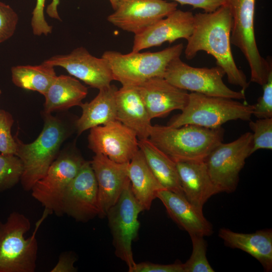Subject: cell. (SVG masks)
Returning a JSON list of instances; mask_svg holds the SVG:
<instances>
[{
    "label": "cell",
    "instance_id": "cell-1",
    "mask_svg": "<svg viewBox=\"0 0 272 272\" xmlns=\"http://www.w3.org/2000/svg\"><path fill=\"white\" fill-rule=\"evenodd\" d=\"M232 22L230 9L225 4L214 12L194 14L193 31L187 39L184 54L188 60L193 58L200 51L211 54L216 59L217 65L224 71L228 82L240 87L244 92L249 83L236 64L232 55Z\"/></svg>",
    "mask_w": 272,
    "mask_h": 272
},
{
    "label": "cell",
    "instance_id": "cell-2",
    "mask_svg": "<svg viewBox=\"0 0 272 272\" xmlns=\"http://www.w3.org/2000/svg\"><path fill=\"white\" fill-rule=\"evenodd\" d=\"M43 129L33 142L24 144L17 138L16 155L22 162L21 182L23 189L31 190L46 174L57 157L62 143L71 134L70 127L62 117L43 112Z\"/></svg>",
    "mask_w": 272,
    "mask_h": 272
},
{
    "label": "cell",
    "instance_id": "cell-3",
    "mask_svg": "<svg viewBox=\"0 0 272 272\" xmlns=\"http://www.w3.org/2000/svg\"><path fill=\"white\" fill-rule=\"evenodd\" d=\"M222 127L209 128L193 124L178 127L151 125L149 140L175 162L204 160L223 142Z\"/></svg>",
    "mask_w": 272,
    "mask_h": 272
},
{
    "label": "cell",
    "instance_id": "cell-4",
    "mask_svg": "<svg viewBox=\"0 0 272 272\" xmlns=\"http://www.w3.org/2000/svg\"><path fill=\"white\" fill-rule=\"evenodd\" d=\"M44 211L33 234L26 238L31 228L29 219L14 212L5 223L0 222V272H34L38 251L36 233L47 216Z\"/></svg>",
    "mask_w": 272,
    "mask_h": 272
},
{
    "label": "cell",
    "instance_id": "cell-5",
    "mask_svg": "<svg viewBox=\"0 0 272 272\" xmlns=\"http://www.w3.org/2000/svg\"><path fill=\"white\" fill-rule=\"evenodd\" d=\"M253 110V104H244L231 98L191 92L189 93L187 104L181 113L172 118L168 125L178 127L193 124L217 128L231 120L250 121Z\"/></svg>",
    "mask_w": 272,
    "mask_h": 272
},
{
    "label": "cell",
    "instance_id": "cell-6",
    "mask_svg": "<svg viewBox=\"0 0 272 272\" xmlns=\"http://www.w3.org/2000/svg\"><path fill=\"white\" fill-rule=\"evenodd\" d=\"M182 43L157 52H131L127 54L113 50L105 51L102 57L110 66L114 80L122 86H138L155 77H163L166 69L173 59L180 57Z\"/></svg>",
    "mask_w": 272,
    "mask_h": 272
},
{
    "label": "cell",
    "instance_id": "cell-7",
    "mask_svg": "<svg viewBox=\"0 0 272 272\" xmlns=\"http://www.w3.org/2000/svg\"><path fill=\"white\" fill-rule=\"evenodd\" d=\"M232 16L231 43L238 47L246 59L250 72V82L262 86L272 72L271 59L260 54L255 40V0H224Z\"/></svg>",
    "mask_w": 272,
    "mask_h": 272
},
{
    "label": "cell",
    "instance_id": "cell-8",
    "mask_svg": "<svg viewBox=\"0 0 272 272\" xmlns=\"http://www.w3.org/2000/svg\"><path fill=\"white\" fill-rule=\"evenodd\" d=\"M85 161L75 149H65L59 152L45 175L34 184L31 189L32 195L48 214L63 215L65 192Z\"/></svg>",
    "mask_w": 272,
    "mask_h": 272
},
{
    "label": "cell",
    "instance_id": "cell-9",
    "mask_svg": "<svg viewBox=\"0 0 272 272\" xmlns=\"http://www.w3.org/2000/svg\"><path fill=\"white\" fill-rule=\"evenodd\" d=\"M143 211L132 192L129 180L118 199L106 215L113 238L115 254L125 262L129 272H131L136 263L132 251V242L137 237L140 227L138 217Z\"/></svg>",
    "mask_w": 272,
    "mask_h": 272
},
{
    "label": "cell",
    "instance_id": "cell-10",
    "mask_svg": "<svg viewBox=\"0 0 272 272\" xmlns=\"http://www.w3.org/2000/svg\"><path fill=\"white\" fill-rule=\"evenodd\" d=\"M223 70L217 65L211 68L195 67L188 65L180 58L168 64L163 78L173 85L186 91L210 96L244 100V92L230 89L223 82Z\"/></svg>",
    "mask_w": 272,
    "mask_h": 272
},
{
    "label": "cell",
    "instance_id": "cell-11",
    "mask_svg": "<svg viewBox=\"0 0 272 272\" xmlns=\"http://www.w3.org/2000/svg\"><path fill=\"white\" fill-rule=\"evenodd\" d=\"M252 133L247 132L236 140L217 145L204 160L209 175L220 192L234 191L239 180V173L250 156Z\"/></svg>",
    "mask_w": 272,
    "mask_h": 272
},
{
    "label": "cell",
    "instance_id": "cell-12",
    "mask_svg": "<svg viewBox=\"0 0 272 272\" xmlns=\"http://www.w3.org/2000/svg\"><path fill=\"white\" fill-rule=\"evenodd\" d=\"M165 0H119L107 21L123 31L138 34L177 9Z\"/></svg>",
    "mask_w": 272,
    "mask_h": 272
},
{
    "label": "cell",
    "instance_id": "cell-13",
    "mask_svg": "<svg viewBox=\"0 0 272 272\" xmlns=\"http://www.w3.org/2000/svg\"><path fill=\"white\" fill-rule=\"evenodd\" d=\"M88 147L95 154L119 163L129 162L139 150L135 133L116 120L91 128Z\"/></svg>",
    "mask_w": 272,
    "mask_h": 272
},
{
    "label": "cell",
    "instance_id": "cell-14",
    "mask_svg": "<svg viewBox=\"0 0 272 272\" xmlns=\"http://www.w3.org/2000/svg\"><path fill=\"white\" fill-rule=\"evenodd\" d=\"M62 214L86 222L99 215L96 179L90 161H85L63 196Z\"/></svg>",
    "mask_w": 272,
    "mask_h": 272
},
{
    "label": "cell",
    "instance_id": "cell-15",
    "mask_svg": "<svg viewBox=\"0 0 272 272\" xmlns=\"http://www.w3.org/2000/svg\"><path fill=\"white\" fill-rule=\"evenodd\" d=\"M44 61L63 67L71 75L98 90L109 86L114 80L107 60L92 55L84 47H78L66 54L54 55Z\"/></svg>",
    "mask_w": 272,
    "mask_h": 272
},
{
    "label": "cell",
    "instance_id": "cell-16",
    "mask_svg": "<svg viewBox=\"0 0 272 272\" xmlns=\"http://www.w3.org/2000/svg\"><path fill=\"white\" fill-rule=\"evenodd\" d=\"M193 27V13L177 9L142 32L135 34L131 52H139L181 38L187 40L192 33Z\"/></svg>",
    "mask_w": 272,
    "mask_h": 272
},
{
    "label": "cell",
    "instance_id": "cell-17",
    "mask_svg": "<svg viewBox=\"0 0 272 272\" xmlns=\"http://www.w3.org/2000/svg\"><path fill=\"white\" fill-rule=\"evenodd\" d=\"M90 163L98 186V217L105 218L108 210L118 199L129 180L128 163H117L99 154H95Z\"/></svg>",
    "mask_w": 272,
    "mask_h": 272
},
{
    "label": "cell",
    "instance_id": "cell-18",
    "mask_svg": "<svg viewBox=\"0 0 272 272\" xmlns=\"http://www.w3.org/2000/svg\"><path fill=\"white\" fill-rule=\"evenodd\" d=\"M151 119L166 116L175 110H182L189 93L163 77L150 79L137 86Z\"/></svg>",
    "mask_w": 272,
    "mask_h": 272
},
{
    "label": "cell",
    "instance_id": "cell-19",
    "mask_svg": "<svg viewBox=\"0 0 272 272\" xmlns=\"http://www.w3.org/2000/svg\"><path fill=\"white\" fill-rule=\"evenodd\" d=\"M157 198L163 203L170 217L189 236L211 235L213 226L204 217L202 211L194 207L185 197L173 191L162 189Z\"/></svg>",
    "mask_w": 272,
    "mask_h": 272
},
{
    "label": "cell",
    "instance_id": "cell-20",
    "mask_svg": "<svg viewBox=\"0 0 272 272\" xmlns=\"http://www.w3.org/2000/svg\"><path fill=\"white\" fill-rule=\"evenodd\" d=\"M183 194L185 198L202 211L204 204L220 193L213 183L204 160L176 162Z\"/></svg>",
    "mask_w": 272,
    "mask_h": 272
},
{
    "label": "cell",
    "instance_id": "cell-21",
    "mask_svg": "<svg viewBox=\"0 0 272 272\" xmlns=\"http://www.w3.org/2000/svg\"><path fill=\"white\" fill-rule=\"evenodd\" d=\"M115 99L116 120L132 129L139 140L148 139L151 118L137 86H122Z\"/></svg>",
    "mask_w": 272,
    "mask_h": 272
},
{
    "label": "cell",
    "instance_id": "cell-22",
    "mask_svg": "<svg viewBox=\"0 0 272 272\" xmlns=\"http://www.w3.org/2000/svg\"><path fill=\"white\" fill-rule=\"evenodd\" d=\"M226 246L243 250L256 259L264 270H272V230H257L252 233H242L221 228L218 233Z\"/></svg>",
    "mask_w": 272,
    "mask_h": 272
},
{
    "label": "cell",
    "instance_id": "cell-23",
    "mask_svg": "<svg viewBox=\"0 0 272 272\" xmlns=\"http://www.w3.org/2000/svg\"><path fill=\"white\" fill-rule=\"evenodd\" d=\"M118 89L114 85L101 89L90 102L82 103V113L75 123L78 134L94 127L116 120L115 96Z\"/></svg>",
    "mask_w": 272,
    "mask_h": 272
},
{
    "label": "cell",
    "instance_id": "cell-24",
    "mask_svg": "<svg viewBox=\"0 0 272 272\" xmlns=\"http://www.w3.org/2000/svg\"><path fill=\"white\" fill-rule=\"evenodd\" d=\"M127 176L135 199L144 211L149 210L158 191L165 189L154 176L140 149L128 163Z\"/></svg>",
    "mask_w": 272,
    "mask_h": 272
},
{
    "label": "cell",
    "instance_id": "cell-25",
    "mask_svg": "<svg viewBox=\"0 0 272 272\" xmlns=\"http://www.w3.org/2000/svg\"><path fill=\"white\" fill-rule=\"evenodd\" d=\"M88 94V88L76 78L61 75L56 76L45 94L43 112L67 110L80 106Z\"/></svg>",
    "mask_w": 272,
    "mask_h": 272
},
{
    "label": "cell",
    "instance_id": "cell-26",
    "mask_svg": "<svg viewBox=\"0 0 272 272\" xmlns=\"http://www.w3.org/2000/svg\"><path fill=\"white\" fill-rule=\"evenodd\" d=\"M139 147L150 168L162 187L184 196L176 162L149 139L139 140Z\"/></svg>",
    "mask_w": 272,
    "mask_h": 272
},
{
    "label": "cell",
    "instance_id": "cell-27",
    "mask_svg": "<svg viewBox=\"0 0 272 272\" xmlns=\"http://www.w3.org/2000/svg\"><path fill=\"white\" fill-rule=\"evenodd\" d=\"M12 80L16 86L45 94L56 75L54 66L44 61L37 65H17L11 68Z\"/></svg>",
    "mask_w": 272,
    "mask_h": 272
},
{
    "label": "cell",
    "instance_id": "cell-28",
    "mask_svg": "<svg viewBox=\"0 0 272 272\" xmlns=\"http://www.w3.org/2000/svg\"><path fill=\"white\" fill-rule=\"evenodd\" d=\"M23 172L21 159L15 154H0V191L15 186Z\"/></svg>",
    "mask_w": 272,
    "mask_h": 272
},
{
    "label": "cell",
    "instance_id": "cell-29",
    "mask_svg": "<svg viewBox=\"0 0 272 272\" xmlns=\"http://www.w3.org/2000/svg\"><path fill=\"white\" fill-rule=\"evenodd\" d=\"M192 251L189 258L183 263V272H214L215 270L210 264L207 256V243L203 237L190 236Z\"/></svg>",
    "mask_w": 272,
    "mask_h": 272
},
{
    "label": "cell",
    "instance_id": "cell-30",
    "mask_svg": "<svg viewBox=\"0 0 272 272\" xmlns=\"http://www.w3.org/2000/svg\"><path fill=\"white\" fill-rule=\"evenodd\" d=\"M249 126L252 133L251 154L259 149H272V118L250 120Z\"/></svg>",
    "mask_w": 272,
    "mask_h": 272
},
{
    "label": "cell",
    "instance_id": "cell-31",
    "mask_svg": "<svg viewBox=\"0 0 272 272\" xmlns=\"http://www.w3.org/2000/svg\"><path fill=\"white\" fill-rule=\"evenodd\" d=\"M12 114L4 109H0V153L16 155L17 143L11 133L14 123Z\"/></svg>",
    "mask_w": 272,
    "mask_h": 272
},
{
    "label": "cell",
    "instance_id": "cell-32",
    "mask_svg": "<svg viewBox=\"0 0 272 272\" xmlns=\"http://www.w3.org/2000/svg\"><path fill=\"white\" fill-rule=\"evenodd\" d=\"M18 21V15L14 9L0 2V43L14 35Z\"/></svg>",
    "mask_w": 272,
    "mask_h": 272
},
{
    "label": "cell",
    "instance_id": "cell-33",
    "mask_svg": "<svg viewBox=\"0 0 272 272\" xmlns=\"http://www.w3.org/2000/svg\"><path fill=\"white\" fill-rule=\"evenodd\" d=\"M262 88V95L253 104L252 115L257 118H272V72Z\"/></svg>",
    "mask_w": 272,
    "mask_h": 272
},
{
    "label": "cell",
    "instance_id": "cell-34",
    "mask_svg": "<svg viewBox=\"0 0 272 272\" xmlns=\"http://www.w3.org/2000/svg\"><path fill=\"white\" fill-rule=\"evenodd\" d=\"M45 0H36L35 7L32 12L31 24L34 35L45 36L52 32V27L45 19L44 10Z\"/></svg>",
    "mask_w": 272,
    "mask_h": 272
},
{
    "label": "cell",
    "instance_id": "cell-35",
    "mask_svg": "<svg viewBox=\"0 0 272 272\" xmlns=\"http://www.w3.org/2000/svg\"><path fill=\"white\" fill-rule=\"evenodd\" d=\"M131 272H183V265L180 262L169 264L142 262L135 263Z\"/></svg>",
    "mask_w": 272,
    "mask_h": 272
},
{
    "label": "cell",
    "instance_id": "cell-36",
    "mask_svg": "<svg viewBox=\"0 0 272 272\" xmlns=\"http://www.w3.org/2000/svg\"><path fill=\"white\" fill-rule=\"evenodd\" d=\"M182 5H189L194 9H202L205 12L210 13L216 11L224 5V0H172Z\"/></svg>",
    "mask_w": 272,
    "mask_h": 272
},
{
    "label": "cell",
    "instance_id": "cell-37",
    "mask_svg": "<svg viewBox=\"0 0 272 272\" xmlns=\"http://www.w3.org/2000/svg\"><path fill=\"white\" fill-rule=\"evenodd\" d=\"M76 260V257L71 253L61 254L55 266L51 269V272H75L77 268L74 266Z\"/></svg>",
    "mask_w": 272,
    "mask_h": 272
},
{
    "label": "cell",
    "instance_id": "cell-38",
    "mask_svg": "<svg viewBox=\"0 0 272 272\" xmlns=\"http://www.w3.org/2000/svg\"><path fill=\"white\" fill-rule=\"evenodd\" d=\"M59 4V0H52L51 3L47 7L46 13L52 18L61 20L57 12V7Z\"/></svg>",
    "mask_w": 272,
    "mask_h": 272
},
{
    "label": "cell",
    "instance_id": "cell-39",
    "mask_svg": "<svg viewBox=\"0 0 272 272\" xmlns=\"http://www.w3.org/2000/svg\"><path fill=\"white\" fill-rule=\"evenodd\" d=\"M119 1V0H109L112 8L114 10L116 9Z\"/></svg>",
    "mask_w": 272,
    "mask_h": 272
},
{
    "label": "cell",
    "instance_id": "cell-40",
    "mask_svg": "<svg viewBox=\"0 0 272 272\" xmlns=\"http://www.w3.org/2000/svg\"><path fill=\"white\" fill-rule=\"evenodd\" d=\"M1 94H2V91L0 90V96H1Z\"/></svg>",
    "mask_w": 272,
    "mask_h": 272
}]
</instances>
